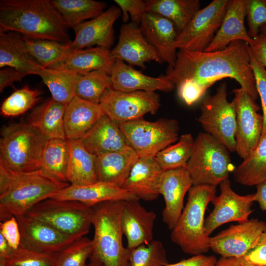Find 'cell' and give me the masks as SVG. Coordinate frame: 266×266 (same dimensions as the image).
Returning <instances> with one entry per match:
<instances>
[{"instance_id": "22", "label": "cell", "mask_w": 266, "mask_h": 266, "mask_svg": "<svg viewBox=\"0 0 266 266\" xmlns=\"http://www.w3.org/2000/svg\"><path fill=\"white\" fill-rule=\"evenodd\" d=\"M139 26L146 40L159 51L163 62L173 66L177 52L175 42L178 33L174 24L160 15L147 12Z\"/></svg>"}, {"instance_id": "56", "label": "cell", "mask_w": 266, "mask_h": 266, "mask_svg": "<svg viewBox=\"0 0 266 266\" xmlns=\"http://www.w3.org/2000/svg\"><path fill=\"white\" fill-rule=\"evenodd\" d=\"M13 251L5 238L0 233V257L7 258Z\"/></svg>"}, {"instance_id": "14", "label": "cell", "mask_w": 266, "mask_h": 266, "mask_svg": "<svg viewBox=\"0 0 266 266\" xmlns=\"http://www.w3.org/2000/svg\"><path fill=\"white\" fill-rule=\"evenodd\" d=\"M266 233V223L258 219L230 226L209 238V247L223 258H241L254 247Z\"/></svg>"}, {"instance_id": "36", "label": "cell", "mask_w": 266, "mask_h": 266, "mask_svg": "<svg viewBox=\"0 0 266 266\" xmlns=\"http://www.w3.org/2000/svg\"><path fill=\"white\" fill-rule=\"evenodd\" d=\"M235 181L243 185H257L266 179V136L234 169Z\"/></svg>"}, {"instance_id": "39", "label": "cell", "mask_w": 266, "mask_h": 266, "mask_svg": "<svg viewBox=\"0 0 266 266\" xmlns=\"http://www.w3.org/2000/svg\"><path fill=\"white\" fill-rule=\"evenodd\" d=\"M112 85L110 74L104 70L78 74L75 83L74 96L89 102L100 104L104 93Z\"/></svg>"}, {"instance_id": "37", "label": "cell", "mask_w": 266, "mask_h": 266, "mask_svg": "<svg viewBox=\"0 0 266 266\" xmlns=\"http://www.w3.org/2000/svg\"><path fill=\"white\" fill-rule=\"evenodd\" d=\"M76 73L66 69L43 68L38 73L44 83L49 89L52 98L67 105L74 97Z\"/></svg>"}, {"instance_id": "8", "label": "cell", "mask_w": 266, "mask_h": 266, "mask_svg": "<svg viewBox=\"0 0 266 266\" xmlns=\"http://www.w3.org/2000/svg\"><path fill=\"white\" fill-rule=\"evenodd\" d=\"M68 235L85 236L92 225V207L74 200L47 199L25 214Z\"/></svg>"}, {"instance_id": "43", "label": "cell", "mask_w": 266, "mask_h": 266, "mask_svg": "<svg viewBox=\"0 0 266 266\" xmlns=\"http://www.w3.org/2000/svg\"><path fill=\"white\" fill-rule=\"evenodd\" d=\"M93 252L92 239L82 237L58 254L55 266H86Z\"/></svg>"}, {"instance_id": "9", "label": "cell", "mask_w": 266, "mask_h": 266, "mask_svg": "<svg viewBox=\"0 0 266 266\" xmlns=\"http://www.w3.org/2000/svg\"><path fill=\"white\" fill-rule=\"evenodd\" d=\"M128 145L139 157H153L179 139L177 120L161 118L149 121L141 118L119 125Z\"/></svg>"}, {"instance_id": "1", "label": "cell", "mask_w": 266, "mask_h": 266, "mask_svg": "<svg viewBox=\"0 0 266 266\" xmlns=\"http://www.w3.org/2000/svg\"><path fill=\"white\" fill-rule=\"evenodd\" d=\"M166 75L175 86L189 79L206 90L218 80L230 78L236 80L254 100L259 97L250 64L249 46L241 40L233 41L214 51L179 50L174 65L168 66Z\"/></svg>"}, {"instance_id": "52", "label": "cell", "mask_w": 266, "mask_h": 266, "mask_svg": "<svg viewBox=\"0 0 266 266\" xmlns=\"http://www.w3.org/2000/svg\"><path fill=\"white\" fill-rule=\"evenodd\" d=\"M217 261L214 256L200 254L194 255L175 263H168L166 266H215Z\"/></svg>"}, {"instance_id": "57", "label": "cell", "mask_w": 266, "mask_h": 266, "mask_svg": "<svg viewBox=\"0 0 266 266\" xmlns=\"http://www.w3.org/2000/svg\"><path fill=\"white\" fill-rule=\"evenodd\" d=\"M90 259V262L86 266H104L100 261L93 257L91 256Z\"/></svg>"}, {"instance_id": "50", "label": "cell", "mask_w": 266, "mask_h": 266, "mask_svg": "<svg viewBox=\"0 0 266 266\" xmlns=\"http://www.w3.org/2000/svg\"><path fill=\"white\" fill-rule=\"evenodd\" d=\"M240 258L251 266H266V233L256 245Z\"/></svg>"}, {"instance_id": "31", "label": "cell", "mask_w": 266, "mask_h": 266, "mask_svg": "<svg viewBox=\"0 0 266 266\" xmlns=\"http://www.w3.org/2000/svg\"><path fill=\"white\" fill-rule=\"evenodd\" d=\"M66 105L49 99L36 106L30 113L29 124L49 139H67L64 128V114Z\"/></svg>"}, {"instance_id": "16", "label": "cell", "mask_w": 266, "mask_h": 266, "mask_svg": "<svg viewBox=\"0 0 266 266\" xmlns=\"http://www.w3.org/2000/svg\"><path fill=\"white\" fill-rule=\"evenodd\" d=\"M16 218L21 233L19 247L58 254L75 240L81 238L65 233L45 223L26 215Z\"/></svg>"}, {"instance_id": "38", "label": "cell", "mask_w": 266, "mask_h": 266, "mask_svg": "<svg viewBox=\"0 0 266 266\" xmlns=\"http://www.w3.org/2000/svg\"><path fill=\"white\" fill-rule=\"evenodd\" d=\"M23 37L28 51L43 68H52L63 59L70 49L71 41L64 43Z\"/></svg>"}, {"instance_id": "29", "label": "cell", "mask_w": 266, "mask_h": 266, "mask_svg": "<svg viewBox=\"0 0 266 266\" xmlns=\"http://www.w3.org/2000/svg\"><path fill=\"white\" fill-rule=\"evenodd\" d=\"M6 67L28 75H38L43 68L28 51L22 35L0 32V67Z\"/></svg>"}, {"instance_id": "42", "label": "cell", "mask_w": 266, "mask_h": 266, "mask_svg": "<svg viewBox=\"0 0 266 266\" xmlns=\"http://www.w3.org/2000/svg\"><path fill=\"white\" fill-rule=\"evenodd\" d=\"M128 266H166L168 263L163 243L153 240L130 250Z\"/></svg>"}, {"instance_id": "10", "label": "cell", "mask_w": 266, "mask_h": 266, "mask_svg": "<svg viewBox=\"0 0 266 266\" xmlns=\"http://www.w3.org/2000/svg\"><path fill=\"white\" fill-rule=\"evenodd\" d=\"M227 85L223 82L213 95L205 97L198 121L206 133L220 141L230 152L235 151L236 113L233 100L227 98Z\"/></svg>"}, {"instance_id": "32", "label": "cell", "mask_w": 266, "mask_h": 266, "mask_svg": "<svg viewBox=\"0 0 266 266\" xmlns=\"http://www.w3.org/2000/svg\"><path fill=\"white\" fill-rule=\"evenodd\" d=\"M67 140L69 149L67 182L73 186H84L98 182L96 155L89 152L80 139Z\"/></svg>"}, {"instance_id": "24", "label": "cell", "mask_w": 266, "mask_h": 266, "mask_svg": "<svg viewBox=\"0 0 266 266\" xmlns=\"http://www.w3.org/2000/svg\"><path fill=\"white\" fill-rule=\"evenodd\" d=\"M163 172L155 157H139L123 188L139 200L153 201L160 195L159 188Z\"/></svg>"}, {"instance_id": "7", "label": "cell", "mask_w": 266, "mask_h": 266, "mask_svg": "<svg viewBox=\"0 0 266 266\" xmlns=\"http://www.w3.org/2000/svg\"><path fill=\"white\" fill-rule=\"evenodd\" d=\"M186 167L193 186H217L228 178L233 166L229 151L223 144L206 133H200Z\"/></svg>"}, {"instance_id": "59", "label": "cell", "mask_w": 266, "mask_h": 266, "mask_svg": "<svg viewBox=\"0 0 266 266\" xmlns=\"http://www.w3.org/2000/svg\"><path fill=\"white\" fill-rule=\"evenodd\" d=\"M260 33L263 34L266 36V26L262 27L260 29Z\"/></svg>"}, {"instance_id": "47", "label": "cell", "mask_w": 266, "mask_h": 266, "mask_svg": "<svg viewBox=\"0 0 266 266\" xmlns=\"http://www.w3.org/2000/svg\"><path fill=\"white\" fill-rule=\"evenodd\" d=\"M120 9L122 21L127 23L130 16L132 22L140 25L144 14L147 12L145 1L142 0H115Z\"/></svg>"}, {"instance_id": "17", "label": "cell", "mask_w": 266, "mask_h": 266, "mask_svg": "<svg viewBox=\"0 0 266 266\" xmlns=\"http://www.w3.org/2000/svg\"><path fill=\"white\" fill-rule=\"evenodd\" d=\"M111 55L115 61L120 60L143 69L146 68L147 62H163L159 51L145 38L139 25L132 22L120 28L118 43L111 50Z\"/></svg>"}, {"instance_id": "4", "label": "cell", "mask_w": 266, "mask_h": 266, "mask_svg": "<svg viewBox=\"0 0 266 266\" xmlns=\"http://www.w3.org/2000/svg\"><path fill=\"white\" fill-rule=\"evenodd\" d=\"M216 192V186L207 185H193L188 191L187 202L170 233L171 241L184 253L194 256L210 249L204 215Z\"/></svg>"}, {"instance_id": "44", "label": "cell", "mask_w": 266, "mask_h": 266, "mask_svg": "<svg viewBox=\"0 0 266 266\" xmlns=\"http://www.w3.org/2000/svg\"><path fill=\"white\" fill-rule=\"evenodd\" d=\"M58 254L19 247L6 258L7 266H55Z\"/></svg>"}, {"instance_id": "53", "label": "cell", "mask_w": 266, "mask_h": 266, "mask_svg": "<svg viewBox=\"0 0 266 266\" xmlns=\"http://www.w3.org/2000/svg\"><path fill=\"white\" fill-rule=\"evenodd\" d=\"M249 45L251 51L257 61L266 69V36L260 33Z\"/></svg>"}, {"instance_id": "27", "label": "cell", "mask_w": 266, "mask_h": 266, "mask_svg": "<svg viewBox=\"0 0 266 266\" xmlns=\"http://www.w3.org/2000/svg\"><path fill=\"white\" fill-rule=\"evenodd\" d=\"M104 114L100 104L74 96L66 105L64 114L66 139H81Z\"/></svg>"}, {"instance_id": "30", "label": "cell", "mask_w": 266, "mask_h": 266, "mask_svg": "<svg viewBox=\"0 0 266 266\" xmlns=\"http://www.w3.org/2000/svg\"><path fill=\"white\" fill-rule=\"evenodd\" d=\"M115 61L111 50L102 47L70 49L63 59L52 69L68 70L80 75L95 70H104L109 74Z\"/></svg>"}, {"instance_id": "21", "label": "cell", "mask_w": 266, "mask_h": 266, "mask_svg": "<svg viewBox=\"0 0 266 266\" xmlns=\"http://www.w3.org/2000/svg\"><path fill=\"white\" fill-rule=\"evenodd\" d=\"M109 74L112 88L120 91L169 92L175 88L166 75L157 77L146 75L120 60H115Z\"/></svg>"}, {"instance_id": "6", "label": "cell", "mask_w": 266, "mask_h": 266, "mask_svg": "<svg viewBox=\"0 0 266 266\" xmlns=\"http://www.w3.org/2000/svg\"><path fill=\"white\" fill-rule=\"evenodd\" d=\"M48 140L29 123L6 126L1 133L0 159L16 171L39 169L43 152Z\"/></svg>"}, {"instance_id": "35", "label": "cell", "mask_w": 266, "mask_h": 266, "mask_svg": "<svg viewBox=\"0 0 266 266\" xmlns=\"http://www.w3.org/2000/svg\"><path fill=\"white\" fill-rule=\"evenodd\" d=\"M69 158L67 139H50L44 149L39 169L57 181L68 182L66 175Z\"/></svg>"}, {"instance_id": "51", "label": "cell", "mask_w": 266, "mask_h": 266, "mask_svg": "<svg viewBox=\"0 0 266 266\" xmlns=\"http://www.w3.org/2000/svg\"><path fill=\"white\" fill-rule=\"evenodd\" d=\"M28 75L26 72L11 67L2 68L0 70V92L2 93L8 86L20 81Z\"/></svg>"}, {"instance_id": "41", "label": "cell", "mask_w": 266, "mask_h": 266, "mask_svg": "<svg viewBox=\"0 0 266 266\" xmlns=\"http://www.w3.org/2000/svg\"><path fill=\"white\" fill-rule=\"evenodd\" d=\"M40 94L38 89H31L27 86L15 90L1 103V115L15 117L24 114L37 102Z\"/></svg>"}, {"instance_id": "18", "label": "cell", "mask_w": 266, "mask_h": 266, "mask_svg": "<svg viewBox=\"0 0 266 266\" xmlns=\"http://www.w3.org/2000/svg\"><path fill=\"white\" fill-rule=\"evenodd\" d=\"M121 11L112 5L97 17L74 27V39L70 49H82L94 45L110 50L114 41L113 26Z\"/></svg>"}, {"instance_id": "23", "label": "cell", "mask_w": 266, "mask_h": 266, "mask_svg": "<svg viewBox=\"0 0 266 266\" xmlns=\"http://www.w3.org/2000/svg\"><path fill=\"white\" fill-rule=\"evenodd\" d=\"M49 199L77 201L90 207L110 200L129 201L137 199L123 188L101 181L84 186L69 185Z\"/></svg>"}, {"instance_id": "2", "label": "cell", "mask_w": 266, "mask_h": 266, "mask_svg": "<svg viewBox=\"0 0 266 266\" xmlns=\"http://www.w3.org/2000/svg\"><path fill=\"white\" fill-rule=\"evenodd\" d=\"M68 28L50 0H0V32L68 43Z\"/></svg>"}, {"instance_id": "12", "label": "cell", "mask_w": 266, "mask_h": 266, "mask_svg": "<svg viewBox=\"0 0 266 266\" xmlns=\"http://www.w3.org/2000/svg\"><path fill=\"white\" fill-rule=\"evenodd\" d=\"M100 105L104 114L119 126L147 113L156 114L160 97L156 92H123L111 87L105 91Z\"/></svg>"}, {"instance_id": "49", "label": "cell", "mask_w": 266, "mask_h": 266, "mask_svg": "<svg viewBox=\"0 0 266 266\" xmlns=\"http://www.w3.org/2000/svg\"><path fill=\"white\" fill-rule=\"evenodd\" d=\"M0 233L5 238L11 248L17 249L21 243V233L17 218L12 216L0 223Z\"/></svg>"}, {"instance_id": "5", "label": "cell", "mask_w": 266, "mask_h": 266, "mask_svg": "<svg viewBox=\"0 0 266 266\" xmlns=\"http://www.w3.org/2000/svg\"><path fill=\"white\" fill-rule=\"evenodd\" d=\"M123 200H110L92 206L94 235L91 255L104 266H128L130 250L123 242Z\"/></svg>"}, {"instance_id": "20", "label": "cell", "mask_w": 266, "mask_h": 266, "mask_svg": "<svg viewBox=\"0 0 266 266\" xmlns=\"http://www.w3.org/2000/svg\"><path fill=\"white\" fill-rule=\"evenodd\" d=\"M157 216L148 210L136 199L125 201L121 216V226L130 250L153 241Z\"/></svg>"}, {"instance_id": "55", "label": "cell", "mask_w": 266, "mask_h": 266, "mask_svg": "<svg viewBox=\"0 0 266 266\" xmlns=\"http://www.w3.org/2000/svg\"><path fill=\"white\" fill-rule=\"evenodd\" d=\"M215 266H253L244 262L240 258L220 257Z\"/></svg>"}, {"instance_id": "58", "label": "cell", "mask_w": 266, "mask_h": 266, "mask_svg": "<svg viewBox=\"0 0 266 266\" xmlns=\"http://www.w3.org/2000/svg\"><path fill=\"white\" fill-rule=\"evenodd\" d=\"M0 266H7L6 257H0Z\"/></svg>"}, {"instance_id": "40", "label": "cell", "mask_w": 266, "mask_h": 266, "mask_svg": "<svg viewBox=\"0 0 266 266\" xmlns=\"http://www.w3.org/2000/svg\"><path fill=\"white\" fill-rule=\"evenodd\" d=\"M194 141L191 133L183 134L176 143L160 151L155 157L163 171L186 167L192 153Z\"/></svg>"}, {"instance_id": "45", "label": "cell", "mask_w": 266, "mask_h": 266, "mask_svg": "<svg viewBox=\"0 0 266 266\" xmlns=\"http://www.w3.org/2000/svg\"><path fill=\"white\" fill-rule=\"evenodd\" d=\"M248 33L254 38L260 34V28L266 26V0H246Z\"/></svg>"}, {"instance_id": "26", "label": "cell", "mask_w": 266, "mask_h": 266, "mask_svg": "<svg viewBox=\"0 0 266 266\" xmlns=\"http://www.w3.org/2000/svg\"><path fill=\"white\" fill-rule=\"evenodd\" d=\"M80 140L89 152L96 156L129 146L119 126L105 114Z\"/></svg>"}, {"instance_id": "19", "label": "cell", "mask_w": 266, "mask_h": 266, "mask_svg": "<svg viewBox=\"0 0 266 266\" xmlns=\"http://www.w3.org/2000/svg\"><path fill=\"white\" fill-rule=\"evenodd\" d=\"M193 186L186 167L164 171L159 188L160 195L165 201L163 221L171 230L177 223L184 208V199Z\"/></svg>"}, {"instance_id": "46", "label": "cell", "mask_w": 266, "mask_h": 266, "mask_svg": "<svg viewBox=\"0 0 266 266\" xmlns=\"http://www.w3.org/2000/svg\"><path fill=\"white\" fill-rule=\"evenodd\" d=\"M249 54L251 66L254 73L258 95L261 99L263 113L264 126L261 140L266 136V69L255 59L250 47Z\"/></svg>"}, {"instance_id": "54", "label": "cell", "mask_w": 266, "mask_h": 266, "mask_svg": "<svg viewBox=\"0 0 266 266\" xmlns=\"http://www.w3.org/2000/svg\"><path fill=\"white\" fill-rule=\"evenodd\" d=\"M254 195V201L258 202L261 209L266 211V179L257 185Z\"/></svg>"}, {"instance_id": "13", "label": "cell", "mask_w": 266, "mask_h": 266, "mask_svg": "<svg viewBox=\"0 0 266 266\" xmlns=\"http://www.w3.org/2000/svg\"><path fill=\"white\" fill-rule=\"evenodd\" d=\"M236 113L235 151L246 159L260 143L263 130V115L260 107L241 88L233 91Z\"/></svg>"}, {"instance_id": "48", "label": "cell", "mask_w": 266, "mask_h": 266, "mask_svg": "<svg viewBox=\"0 0 266 266\" xmlns=\"http://www.w3.org/2000/svg\"><path fill=\"white\" fill-rule=\"evenodd\" d=\"M175 87L179 97L188 105L199 100L206 91L197 83L189 79L183 80Z\"/></svg>"}, {"instance_id": "28", "label": "cell", "mask_w": 266, "mask_h": 266, "mask_svg": "<svg viewBox=\"0 0 266 266\" xmlns=\"http://www.w3.org/2000/svg\"><path fill=\"white\" fill-rule=\"evenodd\" d=\"M138 158L130 146L119 151L97 155L96 170L98 181L123 188Z\"/></svg>"}, {"instance_id": "34", "label": "cell", "mask_w": 266, "mask_h": 266, "mask_svg": "<svg viewBox=\"0 0 266 266\" xmlns=\"http://www.w3.org/2000/svg\"><path fill=\"white\" fill-rule=\"evenodd\" d=\"M68 28H73L102 14L105 2L93 0H50Z\"/></svg>"}, {"instance_id": "11", "label": "cell", "mask_w": 266, "mask_h": 266, "mask_svg": "<svg viewBox=\"0 0 266 266\" xmlns=\"http://www.w3.org/2000/svg\"><path fill=\"white\" fill-rule=\"evenodd\" d=\"M229 0H214L194 16L176 37L179 50L203 52L213 40L227 11Z\"/></svg>"}, {"instance_id": "25", "label": "cell", "mask_w": 266, "mask_h": 266, "mask_svg": "<svg viewBox=\"0 0 266 266\" xmlns=\"http://www.w3.org/2000/svg\"><path fill=\"white\" fill-rule=\"evenodd\" d=\"M246 16V0H231L221 25L213 40L204 51L223 49L232 42L241 40L250 45L253 42L244 24Z\"/></svg>"}, {"instance_id": "3", "label": "cell", "mask_w": 266, "mask_h": 266, "mask_svg": "<svg viewBox=\"0 0 266 266\" xmlns=\"http://www.w3.org/2000/svg\"><path fill=\"white\" fill-rule=\"evenodd\" d=\"M69 185L50 177L41 169L13 170L0 159V222L26 214L34 205Z\"/></svg>"}, {"instance_id": "33", "label": "cell", "mask_w": 266, "mask_h": 266, "mask_svg": "<svg viewBox=\"0 0 266 266\" xmlns=\"http://www.w3.org/2000/svg\"><path fill=\"white\" fill-rule=\"evenodd\" d=\"M146 11L160 15L182 31L200 9L199 0H147Z\"/></svg>"}, {"instance_id": "15", "label": "cell", "mask_w": 266, "mask_h": 266, "mask_svg": "<svg viewBox=\"0 0 266 266\" xmlns=\"http://www.w3.org/2000/svg\"><path fill=\"white\" fill-rule=\"evenodd\" d=\"M219 185L220 194L216 196L211 201L214 209L204 221L205 232L209 236L215 229L227 223L247 221L253 211L251 207L255 201L254 194L238 195L232 189L228 178Z\"/></svg>"}]
</instances>
